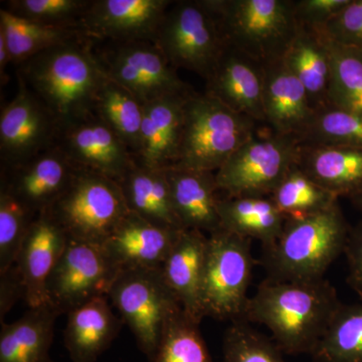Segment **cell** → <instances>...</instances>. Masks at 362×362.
Listing matches in <instances>:
<instances>
[{
  "instance_id": "cell-1",
  "label": "cell",
  "mask_w": 362,
  "mask_h": 362,
  "mask_svg": "<svg viewBox=\"0 0 362 362\" xmlns=\"http://www.w3.org/2000/svg\"><path fill=\"white\" fill-rule=\"evenodd\" d=\"M342 303L325 279L278 281L268 278L247 300L243 321L265 325L287 354H312Z\"/></svg>"
},
{
  "instance_id": "cell-2",
  "label": "cell",
  "mask_w": 362,
  "mask_h": 362,
  "mask_svg": "<svg viewBox=\"0 0 362 362\" xmlns=\"http://www.w3.org/2000/svg\"><path fill=\"white\" fill-rule=\"evenodd\" d=\"M94 40L84 37L66 42L18 66V77L49 109L59 125L90 113L106 80Z\"/></svg>"
},
{
  "instance_id": "cell-3",
  "label": "cell",
  "mask_w": 362,
  "mask_h": 362,
  "mask_svg": "<svg viewBox=\"0 0 362 362\" xmlns=\"http://www.w3.org/2000/svg\"><path fill=\"white\" fill-rule=\"evenodd\" d=\"M351 228L338 202L301 218H288L273 247L264 250L269 278L316 281L345 251Z\"/></svg>"
},
{
  "instance_id": "cell-4",
  "label": "cell",
  "mask_w": 362,
  "mask_h": 362,
  "mask_svg": "<svg viewBox=\"0 0 362 362\" xmlns=\"http://www.w3.org/2000/svg\"><path fill=\"white\" fill-rule=\"evenodd\" d=\"M259 126L207 93L192 92L185 101L180 151L173 168L216 173Z\"/></svg>"
},
{
  "instance_id": "cell-5",
  "label": "cell",
  "mask_w": 362,
  "mask_h": 362,
  "mask_svg": "<svg viewBox=\"0 0 362 362\" xmlns=\"http://www.w3.org/2000/svg\"><path fill=\"white\" fill-rule=\"evenodd\" d=\"M226 45L259 63L282 59L298 30L294 0H206Z\"/></svg>"
},
{
  "instance_id": "cell-6",
  "label": "cell",
  "mask_w": 362,
  "mask_h": 362,
  "mask_svg": "<svg viewBox=\"0 0 362 362\" xmlns=\"http://www.w3.org/2000/svg\"><path fill=\"white\" fill-rule=\"evenodd\" d=\"M47 211L69 239L101 246L130 213L118 181L82 168Z\"/></svg>"
},
{
  "instance_id": "cell-7",
  "label": "cell",
  "mask_w": 362,
  "mask_h": 362,
  "mask_svg": "<svg viewBox=\"0 0 362 362\" xmlns=\"http://www.w3.org/2000/svg\"><path fill=\"white\" fill-rule=\"evenodd\" d=\"M108 298L134 335L138 349L153 361L162 335L182 308L160 269H126L118 274Z\"/></svg>"
},
{
  "instance_id": "cell-8",
  "label": "cell",
  "mask_w": 362,
  "mask_h": 362,
  "mask_svg": "<svg viewBox=\"0 0 362 362\" xmlns=\"http://www.w3.org/2000/svg\"><path fill=\"white\" fill-rule=\"evenodd\" d=\"M301 144L269 129L256 133L216 173L223 197H270L299 163Z\"/></svg>"
},
{
  "instance_id": "cell-9",
  "label": "cell",
  "mask_w": 362,
  "mask_h": 362,
  "mask_svg": "<svg viewBox=\"0 0 362 362\" xmlns=\"http://www.w3.org/2000/svg\"><path fill=\"white\" fill-rule=\"evenodd\" d=\"M252 266L251 240L223 228L209 235L202 285L204 317L233 322L242 319Z\"/></svg>"
},
{
  "instance_id": "cell-10",
  "label": "cell",
  "mask_w": 362,
  "mask_h": 362,
  "mask_svg": "<svg viewBox=\"0 0 362 362\" xmlns=\"http://www.w3.org/2000/svg\"><path fill=\"white\" fill-rule=\"evenodd\" d=\"M156 45L175 69L194 71L206 80L226 42L206 0H185L169 7Z\"/></svg>"
},
{
  "instance_id": "cell-11",
  "label": "cell",
  "mask_w": 362,
  "mask_h": 362,
  "mask_svg": "<svg viewBox=\"0 0 362 362\" xmlns=\"http://www.w3.org/2000/svg\"><path fill=\"white\" fill-rule=\"evenodd\" d=\"M108 45L96 51L105 74L143 104L194 92L154 42H109Z\"/></svg>"
},
{
  "instance_id": "cell-12",
  "label": "cell",
  "mask_w": 362,
  "mask_h": 362,
  "mask_svg": "<svg viewBox=\"0 0 362 362\" xmlns=\"http://www.w3.org/2000/svg\"><path fill=\"white\" fill-rule=\"evenodd\" d=\"M120 271L101 245L69 239L47 280V303L68 314L95 298L108 296Z\"/></svg>"
},
{
  "instance_id": "cell-13",
  "label": "cell",
  "mask_w": 362,
  "mask_h": 362,
  "mask_svg": "<svg viewBox=\"0 0 362 362\" xmlns=\"http://www.w3.org/2000/svg\"><path fill=\"white\" fill-rule=\"evenodd\" d=\"M59 123L18 77V92L0 113L1 168H13L54 144Z\"/></svg>"
},
{
  "instance_id": "cell-14",
  "label": "cell",
  "mask_w": 362,
  "mask_h": 362,
  "mask_svg": "<svg viewBox=\"0 0 362 362\" xmlns=\"http://www.w3.org/2000/svg\"><path fill=\"white\" fill-rule=\"evenodd\" d=\"M54 144L78 168L120 182L136 161L131 150L96 114H87L59 126Z\"/></svg>"
},
{
  "instance_id": "cell-15",
  "label": "cell",
  "mask_w": 362,
  "mask_h": 362,
  "mask_svg": "<svg viewBox=\"0 0 362 362\" xmlns=\"http://www.w3.org/2000/svg\"><path fill=\"white\" fill-rule=\"evenodd\" d=\"M78 169L54 144L18 165L1 168L0 189L13 195L37 216L56 204Z\"/></svg>"
},
{
  "instance_id": "cell-16",
  "label": "cell",
  "mask_w": 362,
  "mask_h": 362,
  "mask_svg": "<svg viewBox=\"0 0 362 362\" xmlns=\"http://www.w3.org/2000/svg\"><path fill=\"white\" fill-rule=\"evenodd\" d=\"M171 0H90L82 30L93 40L156 44Z\"/></svg>"
},
{
  "instance_id": "cell-17",
  "label": "cell",
  "mask_w": 362,
  "mask_h": 362,
  "mask_svg": "<svg viewBox=\"0 0 362 362\" xmlns=\"http://www.w3.org/2000/svg\"><path fill=\"white\" fill-rule=\"evenodd\" d=\"M206 81L207 94L232 110L266 126L264 64L226 45Z\"/></svg>"
},
{
  "instance_id": "cell-18",
  "label": "cell",
  "mask_w": 362,
  "mask_h": 362,
  "mask_svg": "<svg viewBox=\"0 0 362 362\" xmlns=\"http://www.w3.org/2000/svg\"><path fill=\"white\" fill-rule=\"evenodd\" d=\"M68 240L65 230L49 211L40 214L33 221L14 264L25 285L28 308L47 303V280Z\"/></svg>"
},
{
  "instance_id": "cell-19",
  "label": "cell",
  "mask_w": 362,
  "mask_h": 362,
  "mask_svg": "<svg viewBox=\"0 0 362 362\" xmlns=\"http://www.w3.org/2000/svg\"><path fill=\"white\" fill-rule=\"evenodd\" d=\"M264 66L266 126L278 134L292 136L300 140L315 115L308 94L282 59Z\"/></svg>"
},
{
  "instance_id": "cell-20",
  "label": "cell",
  "mask_w": 362,
  "mask_h": 362,
  "mask_svg": "<svg viewBox=\"0 0 362 362\" xmlns=\"http://www.w3.org/2000/svg\"><path fill=\"white\" fill-rule=\"evenodd\" d=\"M181 232L129 213L102 247L120 270L160 269Z\"/></svg>"
},
{
  "instance_id": "cell-21",
  "label": "cell",
  "mask_w": 362,
  "mask_h": 362,
  "mask_svg": "<svg viewBox=\"0 0 362 362\" xmlns=\"http://www.w3.org/2000/svg\"><path fill=\"white\" fill-rule=\"evenodd\" d=\"M190 94L159 98L144 104L139 149L135 156L138 165L150 169L175 165L182 134L185 101Z\"/></svg>"
},
{
  "instance_id": "cell-22",
  "label": "cell",
  "mask_w": 362,
  "mask_h": 362,
  "mask_svg": "<svg viewBox=\"0 0 362 362\" xmlns=\"http://www.w3.org/2000/svg\"><path fill=\"white\" fill-rule=\"evenodd\" d=\"M173 207L185 230L209 235L221 228L216 173L178 168H165Z\"/></svg>"
},
{
  "instance_id": "cell-23",
  "label": "cell",
  "mask_w": 362,
  "mask_h": 362,
  "mask_svg": "<svg viewBox=\"0 0 362 362\" xmlns=\"http://www.w3.org/2000/svg\"><path fill=\"white\" fill-rule=\"evenodd\" d=\"M207 240L204 233L183 230L161 266L169 289L188 315L201 322L202 285L206 263Z\"/></svg>"
},
{
  "instance_id": "cell-24",
  "label": "cell",
  "mask_w": 362,
  "mask_h": 362,
  "mask_svg": "<svg viewBox=\"0 0 362 362\" xmlns=\"http://www.w3.org/2000/svg\"><path fill=\"white\" fill-rule=\"evenodd\" d=\"M101 296L68 313L64 334L65 346L73 362H96L115 340L124 324Z\"/></svg>"
},
{
  "instance_id": "cell-25",
  "label": "cell",
  "mask_w": 362,
  "mask_h": 362,
  "mask_svg": "<svg viewBox=\"0 0 362 362\" xmlns=\"http://www.w3.org/2000/svg\"><path fill=\"white\" fill-rule=\"evenodd\" d=\"M283 61L304 86L314 110L329 105V52L320 28L300 25Z\"/></svg>"
},
{
  "instance_id": "cell-26",
  "label": "cell",
  "mask_w": 362,
  "mask_h": 362,
  "mask_svg": "<svg viewBox=\"0 0 362 362\" xmlns=\"http://www.w3.org/2000/svg\"><path fill=\"white\" fill-rule=\"evenodd\" d=\"M59 315L47 303L28 308L13 323L1 322L0 362H54L49 349Z\"/></svg>"
},
{
  "instance_id": "cell-27",
  "label": "cell",
  "mask_w": 362,
  "mask_h": 362,
  "mask_svg": "<svg viewBox=\"0 0 362 362\" xmlns=\"http://www.w3.org/2000/svg\"><path fill=\"white\" fill-rule=\"evenodd\" d=\"M298 165L338 199L362 192V148L301 145Z\"/></svg>"
},
{
  "instance_id": "cell-28",
  "label": "cell",
  "mask_w": 362,
  "mask_h": 362,
  "mask_svg": "<svg viewBox=\"0 0 362 362\" xmlns=\"http://www.w3.org/2000/svg\"><path fill=\"white\" fill-rule=\"evenodd\" d=\"M119 183L130 213L161 228L185 230L173 207L165 169L136 163Z\"/></svg>"
},
{
  "instance_id": "cell-29",
  "label": "cell",
  "mask_w": 362,
  "mask_h": 362,
  "mask_svg": "<svg viewBox=\"0 0 362 362\" xmlns=\"http://www.w3.org/2000/svg\"><path fill=\"white\" fill-rule=\"evenodd\" d=\"M218 214L223 230L246 239L259 240L264 250L275 245L287 221L270 197L221 195Z\"/></svg>"
},
{
  "instance_id": "cell-30",
  "label": "cell",
  "mask_w": 362,
  "mask_h": 362,
  "mask_svg": "<svg viewBox=\"0 0 362 362\" xmlns=\"http://www.w3.org/2000/svg\"><path fill=\"white\" fill-rule=\"evenodd\" d=\"M0 33L6 37L11 63L16 66L45 49L87 37L81 28L42 25L21 18L4 8L0 9Z\"/></svg>"
},
{
  "instance_id": "cell-31",
  "label": "cell",
  "mask_w": 362,
  "mask_h": 362,
  "mask_svg": "<svg viewBox=\"0 0 362 362\" xmlns=\"http://www.w3.org/2000/svg\"><path fill=\"white\" fill-rule=\"evenodd\" d=\"M92 112L122 139L135 158L139 149L144 104L129 90L107 77Z\"/></svg>"
},
{
  "instance_id": "cell-32",
  "label": "cell",
  "mask_w": 362,
  "mask_h": 362,
  "mask_svg": "<svg viewBox=\"0 0 362 362\" xmlns=\"http://www.w3.org/2000/svg\"><path fill=\"white\" fill-rule=\"evenodd\" d=\"M323 35L330 57L329 105L362 113V49Z\"/></svg>"
},
{
  "instance_id": "cell-33",
  "label": "cell",
  "mask_w": 362,
  "mask_h": 362,
  "mask_svg": "<svg viewBox=\"0 0 362 362\" xmlns=\"http://www.w3.org/2000/svg\"><path fill=\"white\" fill-rule=\"evenodd\" d=\"M311 356L313 362H362V304L340 306Z\"/></svg>"
},
{
  "instance_id": "cell-34",
  "label": "cell",
  "mask_w": 362,
  "mask_h": 362,
  "mask_svg": "<svg viewBox=\"0 0 362 362\" xmlns=\"http://www.w3.org/2000/svg\"><path fill=\"white\" fill-rule=\"evenodd\" d=\"M270 197L287 220L305 218L338 202L337 197L312 180L298 164L281 181Z\"/></svg>"
},
{
  "instance_id": "cell-35",
  "label": "cell",
  "mask_w": 362,
  "mask_h": 362,
  "mask_svg": "<svg viewBox=\"0 0 362 362\" xmlns=\"http://www.w3.org/2000/svg\"><path fill=\"white\" fill-rule=\"evenodd\" d=\"M299 142L304 146L362 148V113L328 105L315 111L310 126Z\"/></svg>"
},
{
  "instance_id": "cell-36",
  "label": "cell",
  "mask_w": 362,
  "mask_h": 362,
  "mask_svg": "<svg viewBox=\"0 0 362 362\" xmlns=\"http://www.w3.org/2000/svg\"><path fill=\"white\" fill-rule=\"evenodd\" d=\"M199 321L181 310L166 326L151 362H211Z\"/></svg>"
},
{
  "instance_id": "cell-37",
  "label": "cell",
  "mask_w": 362,
  "mask_h": 362,
  "mask_svg": "<svg viewBox=\"0 0 362 362\" xmlns=\"http://www.w3.org/2000/svg\"><path fill=\"white\" fill-rule=\"evenodd\" d=\"M90 0H9L2 8L21 18L59 28H81Z\"/></svg>"
},
{
  "instance_id": "cell-38",
  "label": "cell",
  "mask_w": 362,
  "mask_h": 362,
  "mask_svg": "<svg viewBox=\"0 0 362 362\" xmlns=\"http://www.w3.org/2000/svg\"><path fill=\"white\" fill-rule=\"evenodd\" d=\"M35 218L13 195L0 189V274L16 264Z\"/></svg>"
},
{
  "instance_id": "cell-39",
  "label": "cell",
  "mask_w": 362,
  "mask_h": 362,
  "mask_svg": "<svg viewBox=\"0 0 362 362\" xmlns=\"http://www.w3.org/2000/svg\"><path fill=\"white\" fill-rule=\"evenodd\" d=\"M223 362H285L280 349L246 321H233L223 337Z\"/></svg>"
},
{
  "instance_id": "cell-40",
  "label": "cell",
  "mask_w": 362,
  "mask_h": 362,
  "mask_svg": "<svg viewBox=\"0 0 362 362\" xmlns=\"http://www.w3.org/2000/svg\"><path fill=\"white\" fill-rule=\"evenodd\" d=\"M320 28L334 42L362 49V0H349L337 16Z\"/></svg>"
},
{
  "instance_id": "cell-41",
  "label": "cell",
  "mask_w": 362,
  "mask_h": 362,
  "mask_svg": "<svg viewBox=\"0 0 362 362\" xmlns=\"http://www.w3.org/2000/svg\"><path fill=\"white\" fill-rule=\"evenodd\" d=\"M349 0H296L294 11L300 25L320 28L341 11Z\"/></svg>"
},
{
  "instance_id": "cell-42",
  "label": "cell",
  "mask_w": 362,
  "mask_h": 362,
  "mask_svg": "<svg viewBox=\"0 0 362 362\" xmlns=\"http://www.w3.org/2000/svg\"><path fill=\"white\" fill-rule=\"evenodd\" d=\"M344 254L349 263L347 282L362 299V225L350 230Z\"/></svg>"
},
{
  "instance_id": "cell-43",
  "label": "cell",
  "mask_w": 362,
  "mask_h": 362,
  "mask_svg": "<svg viewBox=\"0 0 362 362\" xmlns=\"http://www.w3.org/2000/svg\"><path fill=\"white\" fill-rule=\"evenodd\" d=\"M25 299V288L23 279L16 265L0 274V321L4 322V316L11 307L20 300Z\"/></svg>"
},
{
  "instance_id": "cell-44",
  "label": "cell",
  "mask_w": 362,
  "mask_h": 362,
  "mask_svg": "<svg viewBox=\"0 0 362 362\" xmlns=\"http://www.w3.org/2000/svg\"><path fill=\"white\" fill-rule=\"evenodd\" d=\"M11 63V52L7 47L6 37L4 33H0V76H1V84L6 82L7 78L6 68Z\"/></svg>"
},
{
  "instance_id": "cell-45",
  "label": "cell",
  "mask_w": 362,
  "mask_h": 362,
  "mask_svg": "<svg viewBox=\"0 0 362 362\" xmlns=\"http://www.w3.org/2000/svg\"><path fill=\"white\" fill-rule=\"evenodd\" d=\"M351 202H354V206L357 207V209H361L362 211V192L361 194L354 195L352 197Z\"/></svg>"
}]
</instances>
